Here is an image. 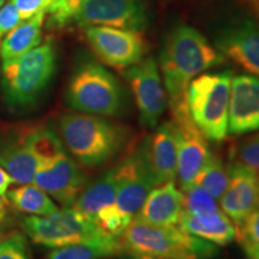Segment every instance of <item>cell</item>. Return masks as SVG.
<instances>
[{"label": "cell", "instance_id": "6da1fadb", "mask_svg": "<svg viewBox=\"0 0 259 259\" xmlns=\"http://www.w3.org/2000/svg\"><path fill=\"white\" fill-rule=\"evenodd\" d=\"M225 59L216 47L190 25H178L168 32L160 53V70L168 103L185 101L192 79L221 65Z\"/></svg>", "mask_w": 259, "mask_h": 259}, {"label": "cell", "instance_id": "7a4b0ae2", "mask_svg": "<svg viewBox=\"0 0 259 259\" xmlns=\"http://www.w3.org/2000/svg\"><path fill=\"white\" fill-rule=\"evenodd\" d=\"M59 134L64 147L78 163L97 168L111 162L128 145L130 131L100 115L66 113L59 118Z\"/></svg>", "mask_w": 259, "mask_h": 259}, {"label": "cell", "instance_id": "3957f363", "mask_svg": "<svg viewBox=\"0 0 259 259\" xmlns=\"http://www.w3.org/2000/svg\"><path fill=\"white\" fill-rule=\"evenodd\" d=\"M57 69V50L47 40L18 59L3 63L2 92L6 106L24 111L36 105L53 79Z\"/></svg>", "mask_w": 259, "mask_h": 259}, {"label": "cell", "instance_id": "277c9868", "mask_svg": "<svg viewBox=\"0 0 259 259\" xmlns=\"http://www.w3.org/2000/svg\"><path fill=\"white\" fill-rule=\"evenodd\" d=\"M124 252L155 259H209L216 245L197 238L179 226H151L132 220L120 235Z\"/></svg>", "mask_w": 259, "mask_h": 259}, {"label": "cell", "instance_id": "5b68a950", "mask_svg": "<svg viewBox=\"0 0 259 259\" xmlns=\"http://www.w3.org/2000/svg\"><path fill=\"white\" fill-rule=\"evenodd\" d=\"M65 102L74 112L100 116H119L125 111L126 96L120 82L97 61L85 58L71 74Z\"/></svg>", "mask_w": 259, "mask_h": 259}, {"label": "cell", "instance_id": "8992f818", "mask_svg": "<svg viewBox=\"0 0 259 259\" xmlns=\"http://www.w3.org/2000/svg\"><path fill=\"white\" fill-rule=\"evenodd\" d=\"M233 72L200 73L186 92V106L194 125L208 141L222 142L228 136L229 94Z\"/></svg>", "mask_w": 259, "mask_h": 259}, {"label": "cell", "instance_id": "52a82bcc", "mask_svg": "<svg viewBox=\"0 0 259 259\" xmlns=\"http://www.w3.org/2000/svg\"><path fill=\"white\" fill-rule=\"evenodd\" d=\"M25 234L32 242L54 250L77 244H109L120 238L109 235L73 206L61 208L46 216H25L22 220Z\"/></svg>", "mask_w": 259, "mask_h": 259}, {"label": "cell", "instance_id": "ba28073f", "mask_svg": "<svg viewBox=\"0 0 259 259\" xmlns=\"http://www.w3.org/2000/svg\"><path fill=\"white\" fill-rule=\"evenodd\" d=\"M171 125L177 138L178 168L177 179L179 189L186 192L192 187L194 179L211 155L208 139L191 119L185 101L169 105Z\"/></svg>", "mask_w": 259, "mask_h": 259}, {"label": "cell", "instance_id": "9c48e42d", "mask_svg": "<svg viewBox=\"0 0 259 259\" xmlns=\"http://www.w3.org/2000/svg\"><path fill=\"white\" fill-rule=\"evenodd\" d=\"M73 208L83 213L101 231L116 238H120L126 227L131 223L124 218L116 205L114 167L109 168L99 179L85 186Z\"/></svg>", "mask_w": 259, "mask_h": 259}, {"label": "cell", "instance_id": "30bf717a", "mask_svg": "<svg viewBox=\"0 0 259 259\" xmlns=\"http://www.w3.org/2000/svg\"><path fill=\"white\" fill-rule=\"evenodd\" d=\"M149 22L148 0H88L70 24L82 28L103 25L142 32Z\"/></svg>", "mask_w": 259, "mask_h": 259}, {"label": "cell", "instance_id": "8fae6325", "mask_svg": "<svg viewBox=\"0 0 259 259\" xmlns=\"http://www.w3.org/2000/svg\"><path fill=\"white\" fill-rule=\"evenodd\" d=\"M125 78L134 94L142 124L155 128L168 105L167 93L156 60L153 57L143 58L126 69Z\"/></svg>", "mask_w": 259, "mask_h": 259}, {"label": "cell", "instance_id": "7c38bea8", "mask_svg": "<svg viewBox=\"0 0 259 259\" xmlns=\"http://www.w3.org/2000/svg\"><path fill=\"white\" fill-rule=\"evenodd\" d=\"M85 38L95 56L114 69H127L144 58L147 45L142 32L103 25L85 28Z\"/></svg>", "mask_w": 259, "mask_h": 259}, {"label": "cell", "instance_id": "4fadbf2b", "mask_svg": "<svg viewBox=\"0 0 259 259\" xmlns=\"http://www.w3.org/2000/svg\"><path fill=\"white\" fill-rule=\"evenodd\" d=\"M115 168L116 205L127 221L131 222L155 187L139 145L130 150Z\"/></svg>", "mask_w": 259, "mask_h": 259}, {"label": "cell", "instance_id": "5bb4252c", "mask_svg": "<svg viewBox=\"0 0 259 259\" xmlns=\"http://www.w3.org/2000/svg\"><path fill=\"white\" fill-rule=\"evenodd\" d=\"M32 184L44 190L61 208H71L87 186V176L78 162L65 153L40 167Z\"/></svg>", "mask_w": 259, "mask_h": 259}, {"label": "cell", "instance_id": "9a60e30c", "mask_svg": "<svg viewBox=\"0 0 259 259\" xmlns=\"http://www.w3.org/2000/svg\"><path fill=\"white\" fill-rule=\"evenodd\" d=\"M215 47L225 58L259 77V23L239 18L220 29Z\"/></svg>", "mask_w": 259, "mask_h": 259}, {"label": "cell", "instance_id": "2e32d148", "mask_svg": "<svg viewBox=\"0 0 259 259\" xmlns=\"http://www.w3.org/2000/svg\"><path fill=\"white\" fill-rule=\"evenodd\" d=\"M228 186L219 200L220 208L234 223L245 221L259 203V174L233 158L227 166Z\"/></svg>", "mask_w": 259, "mask_h": 259}, {"label": "cell", "instance_id": "e0dca14e", "mask_svg": "<svg viewBox=\"0 0 259 259\" xmlns=\"http://www.w3.org/2000/svg\"><path fill=\"white\" fill-rule=\"evenodd\" d=\"M259 131V77L239 74L232 78L229 94L228 135Z\"/></svg>", "mask_w": 259, "mask_h": 259}, {"label": "cell", "instance_id": "ac0fdd59", "mask_svg": "<svg viewBox=\"0 0 259 259\" xmlns=\"http://www.w3.org/2000/svg\"><path fill=\"white\" fill-rule=\"evenodd\" d=\"M155 186L177 179L178 149L177 138L170 121L162 122L139 144Z\"/></svg>", "mask_w": 259, "mask_h": 259}, {"label": "cell", "instance_id": "d6986e66", "mask_svg": "<svg viewBox=\"0 0 259 259\" xmlns=\"http://www.w3.org/2000/svg\"><path fill=\"white\" fill-rule=\"evenodd\" d=\"M184 192L174 181L161 184L150 191L134 220L151 226H176L183 212Z\"/></svg>", "mask_w": 259, "mask_h": 259}, {"label": "cell", "instance_id": "ffe728a7", "mask_svg": "<svg viewBox=\"0 0 259 259\" xmlns=\"http://www.w3.org/2000/svg\"><path fill=\"white\" fill-rule=\"evenodd\" d=\"M0 167L14 184H32L40 162L25 144L24 134L0 138Z\"/></svg>", "mask_w": 259, "mask_h": 259}, {"label": "cell", "instance_id": "44dd1931", "mask_svg": "<svg viewBox=\"0 0 259 259\" xmlns=\"http://www.w3.org/2000/svg\"><path fill=\"white\" fill-rule=\"evenodd\" d=\"M178 226L197 238L218 246H226L236 240V228L222 210L206 215L181 213Z\"/></svg>", "mask_w": 259, "mask_h": 259}, {"label": "cell", "instance_id": "7402d4cb", "mask_svg": "<svg viewBox=\"0 0 259 259\" xmlns=\"http://www.w3.org/2000/svg\"><path fill=\"white\" fill-rule=\"evenodd\" d=\"M47 12H40L34 17L24 19L12 29L0 45V59L8 63L18 59L41 44L42 27Z\"/></svg>", "mask_w": 259, "mask_h": 259}, {"label": "cell", "instance_id": "603a6c76", "mask_svg": "<svg viewBox=\"0 0 259 259\" xmlns=\"http://www.w3.org/2000/svg\"><path fill=\"white\" fill-rule=\"evenodd\" d=\"M5 197L18 211L29 216H46L59 210L56 202L35 184L19 185L8 191Z\"/></svg>", "mask_w": 259, "mask_h": 259}, {"label": "cell", "instance_id": "cb8c5ba5", "mask_svg": "<svg viewBox=\"0 0 259 259\" xmlns=\"http://www.w3.org/2000/svg\"><path fill=\"white\" fill-rule=\"evenodd\" d=\"M24 142L40 162V167L51 163L66 153L60 137L51 127L29 130L24 134Z\"/></svg>", "mask_w": 259, "mask_h": 259}, {"label": "cell", "instance_id": "d4e9b609", "mask_svg": "<svg viewBox=\"0 0 259 259\" xmlns=\"http://www.w3.org/2000/svg\"><path fill=\"white\" fill-rule=\"evenodd\" d=\"M124 252L120 240L109 244H77L54 248L47 259H106Z\"/></svg>", "mask_w": 259, "mask_h": 259}, {"label": "cell", "instance_id": "484cf974", "mask_svg": "<svg viewBox=\"0 0 259 259\" xmlns=\"http://www.w3.org/2000/svg\"><path fill=\"white\" fill-rule=\"evenodd\" d=\"M228 171L221 157L211 153L208 161L204 163L194 179L193 185H198L211 193L216 199L220 200L228 186Z\"/></svg>", "mask_w": 259, "mask_h": 259}, {"label": "cell", "instance_id": "4316f807", "mask_svg": "<svg viewBox=\"0 0 259 259\" xmlns=\"http://www.w3.org/2000/svg\"><path fill=\"white\" fill-rule=\"evenodd\" d=\"M221 210L219 200L208 191L198 185H192L186 192H184L183 212L185 215H206L218 212Z\"/></svg>", "mask_w": 259, "mask_h": 259}, {"label": "cell", "instance_id": "83f0119b", "mask_svg": "<svg viewBox=\"0 0 259 259\" xmlns=\"http://www.w3.org/2000/svg\"><path fill=\"white\" fill-rule=\"evenodd\" d=\"M87 2L88 0H56L47 10L50 14L47 27L59 29L69 25L74 15Z\"/></svg>", "mask_w": 259, "mask_h": 259}, {"label": "cell", "instance_id": "f1b7e54d", "mask_svg": "<svg viewBox=\"0 0 259 259\" xmlns=\"http://www.w3.org/2000/svg\"><path fill=\"white\" fill-rule=\"evenodd\" d=\"M233 158L259 174V134L242 139L236 145Z\"/></svg>", "mask_w": 259, "mask_h": 259}, {"label": "cell", "instance_id": "f546056e", "mask_svg": "<svg viewBox=\"0 0 259 259\" xmlns=\"http://www.w3.org/2000/svg\"><path fill=\"white\" fill-rule=\"evenodd\" d=\"M0 259H30L27 236L21 233H14L0 238Z\"/></svg>", "mask_w": 259, "mask_h": 259}, {"label": "cell", "instance_id": "4dcf8cb0", "mask_svg": "<svg viewBox=\"0 0 259 259\" xmlns=\"http://www.w3.org/2000/svg\"><path fill=\"white\" fill-rule=\"evenodd\" d=\"M236 240L241 246L259 244V203L245 221L236 227Z\"/></svg>", "mask_w": 259, "mask_h": 259}, {"label": "cell", "instance_id": "1f68e13d", "mask_svg": "<svg viewBox=\"0 0 259 259\" xmlns=\"http://www.w3.org/2000/svg\"><path fill=\"white\" fill-rule=\"evenodd\" d=\"M21 22L22 18L12 0H10L4 6L0 8V45H2L6 35Z\"/></svg>", "mask_w": 259, "mask_h": 259}, {"label": "cell", "instance_id": "d6a6232c", "mask_svg": "<svg viewBox=\"0 0 259 259\" xmlns=\"http://www.w3.org/2000/svg\"><path fill=\"white\" fill-rule=\"evenodd\" d=\"M54 2L56 0H12L22 21L34 17L40 12H47Z\"/></svg>", "mask_w": 259, "mask_h": 259}, {"label": "cell", "instance_id": "836d02e7", "mask_svg": "<svg viewBox=\"0 0 259 259\" xmlns=\"http://www.w3.org/2000/svg\"><path fill=\"white\" fill-rule=\"evenodd\" d=\"M11 184H14L12 183L11 178H10L8 174H6V171L0 167V198H5L6 192H8L9 186L11 185Z\"/></svg>", "mask_w": 259, "mask_h": 259}, {"label": "cell", "instance_id": "e575fe53", "mask_svg": "<svg viewBox=\"0 0 259 259\" xmlns=\"http://www.w3.org/2000/svg\"><path fill=\"white\" fill-rule=\"evenodd\" d=\"M242 248H244L247 259H259V244L244 245Z\"/></svg>", "mask_w": 259, "mask_h": 259}, {"label": "cell", "instance_id": "d590c367", "mask_svg": "<svg viewBox=\"0 0 259 259\" xmlns=\"http://www.w3.org/2000/svg\"><path fill=\"white\" fill-rule=\"evenodd\" d=\"M244 2L248 5V8H250L252 11H253V14L255 17H257L259 23V0H244Z\"/></svg>", "mask_w": 259, "mask_h": 259}, {"label": "cell", "instance_id": "8d00e7d4", "mask_svg": "<svg viewBox=\"0 0 259 259\" xmlns=\"http://www.w3.org/2000/svg\"><path fill=\"white\" fill-rule=\"evenodd\" d=\"M4 215V209H3V199L0 198V218H3Z\"/></svg>", "mask_w": 259, "mask_h": 259}, {"label": "cell", "instance_id": "74e56055", "mask_svg": "<svg viewBox=\"0 0 259 259\" xmlns=\"http://www.w3.org/2000/svg\"><path fill=\"white\" fill-rule=\"evenodd\" d=\"M139 259H155V258H151V257H145V255H144V257H138Z\"/></svg>", "mask_w": 259, "mask_h": 259}, {"label": "cell", "instance_id": "f35d334b", "mask_svg": "<svg viewBox=\"0 0 259 259\" xmlns=\"http://www.w3.org/2000/svg\"><path fill=\"white\" fill-rule=\"evenodd\" d=\"M4 2H5V0H0V8H2L3 4H4Z\"/></svg>", "mask_w": 259, "mask_h": 259}, {"label": "cell", "instance_id": "ab89813d", "mask_svg": "<svg viewBox=\"0 0 259 259\" xmlns=\"http://www.w3.org/2000/svg\"><path fill=\"white\" fill-rule=\"evenodd\" d=\"M2 219H3V218H0V223H2ZM0 235H2V234H0Z\"/></svg>", "mask_w": 259, "mask_h": 259}, {"label": "cell", "instance_id": "60d3db41", "mask_svg": "<svg viewBox=\"0 0 259 259\" xmlns=\"http://www.w3.org/2000/svg\"><path fill=\"white\" fill-rule=\"evenodd\" d=\"M137 259H139V258H137Z\"/></svg>", "mask_w": 259, "mask_h": 259}]
</instances>
